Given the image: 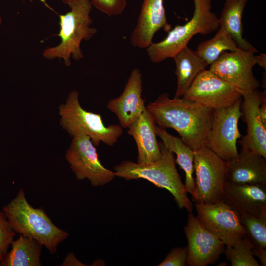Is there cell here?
<instances>
[{
	"instance_id": "obj_1",
	"label": "cell",
	"mask_w": 266,
	"mask_h": 266,
	"mask_svg": "<svg viewBox=\"0 0 266 266\" xmlns=\"http://www.w3.org/2000/svg\"><path fill=\"white\" fill-rule=\"evenodd\" d=\"M158 126L176 130L194 151L205 146L211 128L213 110L191 100L159 95L146 107Z\"/></svg>"
},
{
	"instance_id": "obj_2",
	"label": "cell",
	"mask_w": 266,
	"mask_h": 266,
	"mask_svg": "<svg viewBox=\"0 0 266 266\" xmlns=\"http://www.w3.org/2000/svg\"><path fill=\"white\" fill-rule=\"evenodd\" d=\"M161 156L156 161L145 164L123 161L114 167L116 175L126 180L144 179L157 187L167 190L180 209L192 212L193 204L176 167L174 153L159 142Z\"/></svg>"
},
{
	"instance_id": "obj_3",
	"label": "cell",
	"mask_w": 266,
	"mask_h": 266,
	"mask_svg": "<svg viewBox=\"0 0 266 266\" xmlns=\"http://www.w3.org/2000/svg\"><path fill=\"white\" fill-rule=\"evenodd\" d=\"M3 211L16 233L36 239L51 254L68 236L52 222L42 208H33L28 202L22 189L3 207Z\"/></svg>"
},
{
	"instance_id": "obj_4",
	"label": "cell",
	"mask_w": 266,
	"mask_h": 266,
	"mask_svg": "<svg viewBox=\"0 0 266 266\" xmlns=\"http://www.w3.org/2000/svg\"><path fill=\"white\" fill-rule=\"evenodd\" d=\"M67 5L70 11L60 15L58 36L61 43L45 49L43 55L48 59H62L65 66H69L71 57L77 61L83 58L80 48L81 42L90 40L97 31L91 27L92 20L90 14L92 5L90 0H72Z\"/></svg>"
},
{
	"instance_id": "obj_5",
	"label": "cell",
	"mask_w": 266,
	"mask_h": 266,
	"mask_svg": "<svg viewBox=\"0 0 266 266\" xmlns=\"http://www.w3.org/2000/svg\"><path fill=\"white\" fill-rule=\"evenodd\" d=\"M194 10L191 19L168 32L162 41L152 43L146 48L151 62L158 63L172 58L187 44L194 35H206L219 28V17L211 11L213 0H193Z\"/></svg>"
},
{
	"instance_id": "obj_6",
	"label": "cell",
	"mask_w": 266,
	"mask_h": 266,
	"mask_svg": "<svg viewBox=\"0 0 266 266\" xmlns=\"http://www.w3.org/2000/svg\"><path fill=\"white\" fill-rule=\"evenodd\" d=\"M60 125L73 137L77 135L88 136L95 146L100 142L113 146L122 136L123 128L118 124L106 126L102 116L87 111L80 104L76 90L69 94L64 104L59 107Z\"/></svg>"
},
{
	"instance_id": "obj_7",
	"label": "cell",
	"mask_w": 266,
	"mask_h": 266,
	"mask_svg": "<svg viewBox=\"0 0 266 266\" xmlns=\"http://www.w3.org/2000/svg\"><path fill=\"white\" fill-rule=\"evenodd\" d=\"M195 203L212 204L223 201L226 178V161L204 146L194 151Z\"/></svg>"
},
{
	"instance_id": "obj_8",
	"label": "cell",
	"mask_w": 266,
	"mask_h": 266,
	"mask_svg": "<svg viewBox=\"0 0 266 266\" xmlns=\"http://www.w3.org/2000/svg\"><path fill=\"white\" fill-rule=\"evenodd\" d=\"M243 98L232 105L213 110L211 128L205 146L225 161L236 158L239 153L237 142L241 137L238 121L243 116Z\"/></svg>"
},
{
	"instance_id": "obj_9",
	"label": "cell",
	"mask_w": 266,
	"mask_h": 266,
	"mask_svg": "<svg viewBox=\"0 0 266 266\" xmlns=\"http://www.w3.org/2000/svg\"><path fill=\"white\" fill-rule=\"evenodd\" d=\"M65 157L76 178L87 179L93 186L105 185L116 176L101 163L95 146L87 136H73Z\"/></svg>"
},
{
	"instance_id": "obj_10",
	"label": "cell",
	"mask_w": 266,
	"mask_h": 266,
	"mask_svg": "<svg viewBox=\"0 0 266 266\" xmlns=\"http://www.w3.org/2000/svg\"><path fill=\"white\" fill-rule=\"evenodd\" d=\"M255 48L223 52L210 66L209 70L242 93L257 90L260 86L253 73L257 64Z\"/></svg>"
},
{
	"instance_id": "obj_11",
	"label": "cell",
	"mask_w": 266,
	"mask_h": 266,
	"mask_svg": "<svg viewBox=\"0 0 266 266\" xmlns=\"http://www.w3.org/2000/svg\"><path fill=\"white\" fill-rule=\"evenodd\" d=\"M194 206L199 221L225 245L232 246L245 236L238 214L224 201Z\"/></svg>"
},
{
	"instance_id": "obj_12",
	"label": "cell",
	"mask_w": 266,
	"mask_h": 266,
	"mask_svg": "<svg viewBox=\"0 0 266 266\" xmlns=\"http://www.w3.org/2000/svg\"><path fill=\"white\" fill-rule=\"evenodd\" d=\"M213 110L229 107L242 97L233 85L209 70L201 72L182 97Z\"/></svg>"
},
{
	"instance_id": "obj_13",
	"label": "cell",
	"mask_w": 266,
	"mask_h": 266,
	"mask_svg": "<svg viewBox=\"0 0 266 266\" xmlns=\"http://www.w3.org/2000/svg\"><path fill=\"white\" fill-rule=\"evenodd\" d=\"M184 231L188 243L187 264L190 266L213 264L224 252L223 242L209 232L192 212L188 215Z\"/></svg>"
},
{
	"instance_id": "obj_14",
	"label": "cell",
	"mask_w": 266,
	"mask_h": 266,
	"mask_svg": "<svg viewBox=\"0 0 266 266\" xmlns=\"http://www.w3.org/2000/svg\"><path fill=\"white\" fill-rule=\"evenodd\" d=\"M241 107L245 122L247 124V133L239 141L243 148L260 154L266 158V125L262 122L259 114V108L266 91L257 90L242 93Z\"/></svg>"
},
{
	"instance_id": "obj_15",
	"label": "cell",
	"mask_w": 266,
	"mask_h": 266,
	"mask_svg": "<svg viewBox=\"0 0 266 266\" xmlns=\"http://www.w3.org/2000/svg\"><path fill=\"white\" fill-rule=\"evenodd\" d=\"M142 76L139 69L131 72L122 93L111 99L107 107L117 117L120 126L127 128L146 108L142 97Z\"/></svg>"
},
{
	"instance_id": "obj_16",
	"label": "cell",
	"mask_w": 266,
	"mask_h": 266,
	"mask_svg": "<svg viewBox=\"0 0 266 266\" xmlns=\"http://www.w3.org/2000/svg\"><path fill=\"white\" fill-rule=\"evenodd\" d=\"M164 0H143L136 24L130 36L134 47L146 49L153 42L155 33L161 29L168 32L171 25L167 21Z\"/></svg>"
},
{
	"instance_id": "obj_17",
	"label": "cell",
	"mask_w": 266,
	"mask_h": 266,
	"mask_svg": "<svg viewBox=\"0 0 266 266\" xmlns=\"http://www.w3.org/2000/svg\"><path fill=\"white\" fill-rule=\"evenodd\" d=\"M223 201L236 211L266 216V185L240 184L227 181Z\"/></svg>"
},
{
	"instance_id": "obj_18",
	"label": "cell",
	"mask_w": 266,
	"mask_h": 266,
	"mask_svg": "<svg viewBox=\"0 0 266 266\" xmlns=\"http://www.w3.org/2000/svg\"><path fill=\"white\" fill-rule=\"evenodd\" d=\"M226 178L236 184L266 185V158L242 148L237 157L226 161Z\"/></svg>"
},
{
	"instance_id": "obj_19",
	"label": "cell",
	"mask_w": 266,
	"mask_h": 266,
	"mask_svg": "<svg viewBox=\"0 0 266 266\" xmlns=\"http://www.w3.org/2000/svg\"><path fill=\"white\" fill-rule=\"evenodd\" d=\"M156 125L153 116L146 108L141 115L127 127L128 134L133 136L137 146V163L139 164L153 162L161 156Z\"/></svg>"
},
{
	"instance_id": "obj_20",
	"label": "cell",
	"mask_w": 266,
	"mask_h": 266,
	"mask_svg": "<svg viewBox=\"0 0 266 266\" xmlns=\"http://www.w3.org/2000/svg\"><path fill=\"white\" fill-rule=\"evenodd\" d=\"M172 58L176 65L177 88L174 97L180 98L196 77L206 70L208 65L195 52L185 46Z\"/></svg>"
},
{
	"instance_id": "obj_21",
	"label": "cell",
	"mask_w": 266,
	"mask_h": 266,
	"mask_svg": "<svg viewBox=\"0 0 266 266\" xmlns=\"http://www.w3.org/2000/svg\"><path fill=\"white\" fill-rule=\"evenodd\" d=\"M11 249L2 257L1 266H40L42 245L33 238L20 235L12 242Z\"/></svg>"
},
{
	"instance_id": "obj_22",
	"label": "cell",
	"mask_w": 266,
	"mask_h": 266,
	"mask_svg": "<svg viewBox=\"0 0 266 266\" xmlns=\"http://www.w3.org/2000/svg\"><path fill=\"white\" fill-rule=\"evenodd\" d=\"M157 136L163 143L176 155L175 162L185 174V186L187 192L192 194L195 188L193 178L194 151L187 145L181 138L169 134L165 128L156 125Z\"/></svg>"
},
{
	"instance_id": "obj_23",
	"label": "cell",
	"mask_w": 266,
	"mask_h": 266,
	"mask_svg": "<svg viewBox=\"0 0 266 266\" xmlns=\"http://www.w3.org/2000/svg\"><path fill=\"white\" fill-rule=\"evenodd\" d=\"M248 0H226L219 18V27L231 35L238 47L244 50L254 48L242 36V18Z\"/></svg>"
},
{
	"instance_id": "obj_24",
	"label": "cell",
	"mask_w": 266,
	"mask_h": 266,
	"mask_svg": "<svg viewBox=\"0 0 266 266\" xmlns=\"http://www.w3.org/2000/svg\"><path fill=\"white\" fill-rule=\"evenodd\" d=\"M239 47L230 33L223 27H219L214 36L199 44L196 53L211 65L226 51H234Z\"/></svg>"
},
{
	"instance_id": "obj_25",
	"label": "cell",
	"mask_w": 266,
	"mask_h": 266,
	"mask_svg": "<svg viewBox=\"0 0 266 266\" xmlns=\"http://www.w3.org/2000/svg\"><path fill=\"white\" fill-rule=\"evenodd\" d=\"M236 212L246 231L244 237L248 242L266 249V216H256L243 212Z\"/></svg>"
},
{
	"instance_id": "obj_26",
	"label": "cell",
	"mask_w": 266,
	"mask_h": 266,
	"mask_svg": "<svg viewBox=\"0 0 266 266\" xmlns=\"http://www.w3.org/2000/svg\"><path fill=\"white\" fill-rule=\"evenodd\" d=\"M224 252L232 266H260L244 237L232 246H226Z\"/></svg>"
},
{
	"instance_id": "obj_27",
	"label": "cell",
	"mask_w": 266,
	"mask_h": 266,
	"mask_svg": "<svg viewBox=\"0 0 266 266\" xmlns=\"http://www.w3.org/2000/svg\"><path fill=\"white\" fill-rule=\"evenodd\" d=\"M61 0L67 5L72 0ZM90 1L92 6L109 16L122 14L127 6L126 0H91Z\"/></svg>"
},
{
	"instance_id": "obj_28",
	"label": "cell",
	"mask_w": 266,
	"mask_h": 266,
	"mask_svg": "<svg viewBox=\"0 0 266 266\" xmlns=\"http://www.w3.org/2000/svg\"><path fill=\"white\" fill-rule=\"evenodd\" d=\"M15 234L5 213L0 211V255L2 257L7 253Z\"/></svg>"
},
{
	"instance_id": "obj_29",
	"label": "cell",
	"mask_w": 266,
	"mask_h": 266,
	"mask_svg": "<svg viewBox=\"0 0 266 266\" xmlns=\"http://www.w3.org/2000/svg\"><path fill=\"white\" fill-rule=\"evenodd\" d=\"M188 246L173 248L158 266H185L187 264Z\"/></svg>"
},
{
	"instance_id": "obj_30",
	"label": "cell",
	"mask_w": 266,
	"mask_h": 266,
	"mask_svg": "<svg viewBox=\"0 0 266 266\" xmlns=\"http://www.w3.org/2000/svg\"><path fill=\"white\" fill-rule=\"evenodd\" d=\"M249 245L252 251L253 255L256 256L259 260L261 266H266V249L256 246L250 244Z\"/></svg>"
},
{
	"instance_id": "obj_31",
	"label": "cell",
	"mask_w": 266,
	"mask_h": 266,
	"mask_svg": "<svg viewBox=\"0 0 266 266\" xmlns=\"http://www.w3.org/2000/svg\"><path fill=\"white\" fill-rule=\"evenodd\" d=\"M259 114L262 122L266 125V98L263 99L260 105Z\"/></svg>"
},
{
	"instance_id": "obj_32",
	"label": "cell",
	"mask_w": 266,
	"mask_h": 266,
	"mask_svg": "<svg viewBox=\"0 0 266 266\" xmlns=\"http://www.w3.org/2000/svg\"><path fill=\"white\" fill-rule=\"evenodd\" d=\"M256 64L259 65L264 70H266V55L261 53L258 55H256Z\"/></svg>"
},
{
	"instance_id": "obj_33",
	"label": "cell",
	"mask_w": 266,
	"mask_h": 266,
	"mask_svg": "<svg viewBox=\"0 0 266 266\" xmlns=\"http://www.w3.org/2000/svg\"><path fill=\"white\" fill-rule=\"evenodd\" d=\"M1 22H2V19H1V17L0 16V25H1Z\"/></svg>"
},
{
	"instance_id": "obj_34",
	"label": "cell",
	"mask_w": 266,
	"mask_h": 266,
	"mask_svg": "<svg viewBox=\"0 0 266 266\" xmlns=\"http://www.w3.org/2000/svg\"><path fill=\"white\" fill-rule=\"evenodd\" d=\"M2 257L0 255V264L1 261L2 260Z\"/></svg>"
}]
</instances>
